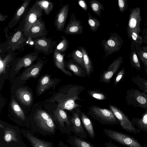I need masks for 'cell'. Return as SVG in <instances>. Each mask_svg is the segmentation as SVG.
Segmentation results:
<instances>
[{
    "label": "cell",
    "mask_w": 147,
    "mask_h": 147,
    "mask_svg": "<svg viewBox=\"0 0 147 147\" xmlns=\"http://www.w3.org/2000/svg\"><path fill=\"white\" fill-rule=\"evenodd\" d=\"M65 53L61 54L55 49L53 51V57L55 66L63 73L69 76H72V74L69 71L65 69L64 61Z\"/></svg>",
    "instance_id": "obj_20"
},
{
    "label": "cell",
    "mask_w": 147,
    "mask_h": 147,
    "mask_svg": "<svg viewBox=\"0 0 147 147\" xmlns=\"http://www.w3.org/2000/svg\"><path fill=\"white\" fill-rule=\"evenodd\" d=\"M42 9L45 14H49L53 8V4L51 2L47 0H37L34 3Z\"/></svg>",
    "instance_id": "obj_30"
},
{
    "label": "cell",
    "mask_w": 147,
    "mask_h": 147,
    "mask_svg": "<svg viewBox=\"0 0 147 147\" xmlns=\"http://www.w3.org/2000/svg\"><path fill=\"white\" fill-rule=\"evenodd\" d=\"M78 49L80 50L83 54L85 69L87 74L89 76L91 73L93 69V66L91 59L84 47H78Z\"/></svg>",
    "instance_id": "obj_27"
},
{
    "label": "cell",
    "mask_w": 147,
    "mask_h": 147,
    "mask_svg": "<svg viewBox=\"0 0 147 147\" xmlns=\"http://www.w3.org/2000/svg\"><path fill=\"white\" fill-rule=\"evenodd\" d=\"M90 4V7L93 12L100 18L101 10L104 11L105 8L103 5L97 0H91Z\"/></svg>",
    "instance_id": "obj_34"
},
{
    "label": "cell",
    "mask_w": 147,
    "mask_h": 147,
    "mask_svg": "<svg viewBox=\"0 0 147 147\" xmlns=\"http://www.w3.org/2000/svg\"><path fill=\"white\" fill-rule=\"evenodd\" d=\"M137 53L140 61L144 64V67L147 68V52L142 49L137 51Z\"/></svg>",
    "instance_id": "obj_41"
},
{
    "label": "cell",
    "mask_w": 147,
    "mask_h": 147,
    "mask_svg": "<svg viewBox=\"0 0 147 147\" xmlns=\"http://www.w3.org/2000/svg\"><path fill=\"white\" fill-rule=\"evenodd\" d=\"M84 89L82 86L70 84L66 90L65 92L62 94L61 98L58 101L57 107L63 110L72 111L81 106L77 104V100H82L79 95Z\"/></svg>",
    "instance_id": "obj_1"
},
{
    "label": "cell",
    "mask_w": 147,
    "mask_h": 147,
    "mask_svg": "<svg viewBox=\"0 0 147 147\" xmlns=\"http://www.w3.org/2000/svg\"><path fill=\"white\" fill-rule=\"evenodd\" d=\"M67 68L73 72L76 76L79 77H84L85 75V72L74 61L69 60L66 64Z\"/></svg>",
    "instance_id": "obj_28"
},
{
    "label": "cell",
    "mask_w": 147,
    "mask_h": 147,
    "mask_svg": "<svg viewBox=\"0 0 147 147\" xmlns=\"http://www.w3.org/2000/svg\"><path fill=\"white\" fill-rule=\"evenodd\" d=\"M23 32L26 37L31 38L45 37L48 33L45 22L42 20V19L38 20L34 24Z\"/></svg>",
    "instance_id": "obj_9"
},
{
    "label": "cell",
    "mask_w": 147,
    "mask_h": 147,
    "mask_svg": "<svg viewBox=\"0 0 147 147\" xmlns=\"http://www.w3.org/2000/svg\"><path fill=\"white\" fill-rule=\"evenodd\" d=\"M110 110L119 121L122 128L126 131L136 134L140 133L141 130L136 128L131 121L123 112L115 106L110 105Z\"/></svg>",
    "instance_id": "obj_6"
},
{
    "label": "cell",
    "mask_w": 147,
    "mask_h": 147,
    "mask_svg": "<svg viewBox=\"0 0 147 147\" xmlns=\"http://www.w3.org/2000/svg\"><path fill=\"white\" fill-rule=\"evenodd\" d=\"M127 31H134L139 34L141 20L140 9L139 7L130 9Z\"/></svg>",
    "instance_id": "obj_12"
},
{
    "label": "cell",
    "mask_w": 147,
    "mask_h": 147,
    "mask_svg": "<svg viewBox=\"0 0 147 147\" xmlns=\"http://www.w3.org/2000/svg\"><path fill=\"white\" fill-rule=\"evenodd\" d=\"M4 140L6 142H10L12 141L18 142L17 138V134L13 129L7 128L4 129Z\"/></svg>",
    "instance_id": "obj_33"
},
{
    "label": "cell",
    "mask_w": 147,
    "mask_h": 147,
    "mask_svg": "<svg viewBox=\"0 0 147 147\" xmlns=\"http://www.w3.org/2000/svg\"><path fill=\"white\" fill-rule=\"evenodd\" d=\"M125 74V69L122 68L117 74L114 81V85H116L124 77Z\"/></svg>",
    "instance_id": "obj_43"
},
{
    "label": "cell",
    "mask_w": 147,
    "mask_h": 147,
    "mask_svg": "<svg viewBox=\"0 0 147 147\" xmlns=\"http://www.w3.org/2000/svg\"><path fill=\"white\" fill-rule=\"evenodd\" d=\"M127 32L129 37L134 43L138 45L139 46L142 44L143 39L139 34L134 31L127 30Z\"/></svg>",
    "instance_id": "obj_39"
},
{
    "label": "cell",
    "mask_w": 147,
    "mask_h": 147,
    "mask_svg": "<svg viewBox=\"0 0 147 147\" xmlns=\"http://www.w3.org/2000/svg\"><path fill=\"white\" fill-rule=\"evenodd\" d=\"M39 52L34 51L28 53L19 59L16 65L14 70L18 71L23 67H26L30 65L37 58Z\"/></svg>",
    "instance_id": "obj_18"
},
{
    "label": "cell",
    "mask_w": 147,
    "mask_h": 147,
    "mask_svg": "<svg viewBox=\"0 0 147 147\" xmlns=\"http://www.w3.org/2000/svg\"><path fill=\"white\" fill-rule=\"evenodd\" d=\"M130 59L132 67L138 70H140L141 69L140 64L135 49L134 45L132 44L131 45V52L130 55Z\"/></svg>",
    "instance_id": "obj_31"
},
{
    "label": "cell",
    "mask_w": 147,
    "mask_h": 147,
    "mask_svg": "<svg viewBox=\"0 0 147 147\" xmlns=\"http://www.w3.org/2000/svg\"><path fill=\"white\" fill-rule=\"evenodd\" d=\"M88 93L93 98L98 100H104L106 98L105 95L101 93L93 91H88Z\"/></svg>",
    "instance_id": "obj_42"
},
{
    "label": "cell",
    "mask_w": 147,
    "mask_h": 147,
    "mask_svg": "<svg viewBox=\"0 0 147 147\" xmlns=\"http://www.w3.org/2000/svg\"><path fill=\"white\" fill-rule=\"evenodd\" d=\"M123 58L120 56L115 60L109 66L107 70L103 74L101 81L104 83H109L114 74L119 70L123 62Z\"/></svg>",
    "instance_id": "obj_15"
},
{
    "label": "cell",
    "mask_w": 147,
    "mask_h": 147,
    "mask_svg": "<svg viewBox=\"0 0 147 147\" xmlns=\"http://www.w3.org/2000/svg\"><path fill=\"white\" fill-rule=\"evenodd\" d=\"M79 5L84 11H87L88 6L84 0H80L78 1Z\"/></svg>",
    "instance_id": "obj_45"
},
{
    "label": "cell",
    "mask_w": 147,
    "mask_h": 147,
    "mask_svg": "<svg viewBox=\"0 0 147 147\" xmlns=\"http://www.w3.org/2000/svg\"><path fill=\"white\" fill-rule=\"evenodd\" d=\"M67 141L73 147H94L90 142L76 135L69 136Z\"/></svg>",
    "instance_id": "obj_23"
},
{
    "label": "cell",
    "mask_w": 147,
    "mask_h": 147,
    "mask_svg": "<svg viewBox=\"0 0 147 147\" xmlns=\"http://www.w3.org/2000/svg\"><path fill=\"white\" fill-rule=\"evenodd\" d=\"M145 36L146 37V38H147V30H146V31L145 33Z\"/></svg>",
    "instance_id": "obj_51"
},
{
    "label": "cell",
    "mask_w": 147,
    "mask_h": 147,
    "mask_svg": "<svg viewBox=\"0 0 147 147\" xmlns=\"http://www.w3.org/2000/svg\"><path fill=\"white\" fill-rule=\"evenodd\" d=\"M54 117L62 129L65 133L70 134L73 132L72 124L65 112L61 109L57 107L54 112Z\"/></svg>",
    "instance_id": "obj_10"
},
{
    "label": "cell",
    "mask_w": 147,
    "mask_h": 147,
    "mask_svg": "<svg viewBox=\"0 0 147 147\" xmlns=\"http://www.w3.org/2000/svg\"><path fill=\"white\" fill-rule=\"evenodd\" d=\"M8 18L7 15H4L1 13H0V20L1 22L5 21Z\"/></svg>",
    "instance_id": "obj_47"
},
{
    "label": "cell",
    "mask_w": 147,
    "mask_h": 147,
    "mask_svg": "<svg viewBox=\"0 0 147 147\" xmlns=\"http://www.w3.org/2000/svg\"><path fill=\"white\" fill-rule=\"evenodd\" d=\"M131 81L138 87L147 94V80L142 77L139 75L133 76L131 79Z\"/></svg>",
    "instance_id": "obj_29"
},
{
    "label": "cell",
    "mask_w": 147,
    "mask_h": 147,
    "mask_svg": "<svg viewBox=\"0 0 147 147\" xmlns=\"http://www.w3.org/2000/svg\"><path fill=\"white\" fill-rule=\"evenodd\" d=\"M43 65V62L41 61L30 66L24 72L21 79L25 80L31 78L37 77L39 75Z\"/></svg>",
    "instance_id": "obj_19"
},
{
    "label": "cell",
    "mask_w": 147,
    "mask_h": 147,
    "mask_svg": "<svg viewBox=\"0 0 147 147\" xmlns=\"http://www.w3.org/2000/svg\"><path fill=\"white\" fill-rule=\"evenodd\" d=\"M31 1L30 0L24 1L18 7L8 25V26L9 28H12L18 23Z\"/></svg>",
    "instance_id": "obj_21"
},
{
    "label": "cell",
    "mask_w": 147,
    "mask_h": 147,
    "mask_svg": "<svg viewBox=\"0 0 147 147\" xmlns=\"http://www.w3.org/2000/svg\"><path fill=\"white\" fill-rule=\"evenodd\" d=\"M11 106L13 111L18 117L23 120L25 119V116L23 111L14 99L12 100Z\"/></svg>",
    "instance_id": "obj_35"
},
{
    "label": "cell",
    "mask_w": 147,
    "mask_h": 147,
    "mask_svg": "<svg viewBox=\"0 0 147 147\" xmlns=\"http://www.w3.org/2000/svg\"><path fill=\"white\" fill-rule=\"evenodd\" d=\"M104 145L105 147H118L117 145L111 142L105 143Z\"/></svg>",
    "instance_id": "obj_46"
},
{
    "label": "cell",
    "mask_w": 147,
    "mask_h": 147,
    "mask_svg": "<svg viewBox=\"0 0 147 147\" xmlns=\"http://www.w3.org/2000/svg\"><path fill=\"white\" fill-rule=\"evenodd\" d=\"M18 99L23 104L27 106L30 105L32 100V96L31 92L27 89L21 88L16 91Z\"/></svg>",
    "instance_id": "obj_22"
},
{
    "label": "cell",
    "mask_w": 147,
    "mask_h": 147,
    "mask_svg": "<svg viewBox=\"0 0 147 147\" xmlns=\"http://www.w3.org/2000/svg\"><path fill=\"white\" fill-rule=\"evenodd\" d=\"M80 116L86 131L90 138L94 139L95 137V135L93 126L91 120L84 113H82Z\"/></svg>",
    "instance_id": "obj_24"
},
{
    "label": "cell",
    "mask_w": 147,
    "mask_h": 147,
    "mask_svg": "<svg viewBox=\"0 0 147 147\" xmlns=\"http://www.w3.org/2000/svg\"><path fill=\"white\" fill-rule=\"evenodd\" d=\"M118 4L119 10L121 13L124 12L127 7V2L126 0H119Z\"/></svg>",
    "instance_id": "obj_44"
},
{
    "label": "cell",
    "mask_w": 147,
    "mask_h": 147,
    "mask_svg": "<svg viewBox=\"0 0 147 147\" xmlns=\"http://www.w3.org/2000/svg\"><path fill=\"white\" fill-rule=\"evenodd\" d=\"M127 104L147 110V94L136 88L129 89L125 97Z\"/></svg>",
    "instance_id": "obj_4"
},
{
    "label": "cell",
    "mask_w": 147,
    "mask_h": 147,
    "mask_svg": "<svg viewBox=\"0 0 147 147\" xmlns=\"http://www.w3.org/2000/svg\"><path fill=\"white\" fill-rule=\"evenodd\" d=\"M110 35L107 40L103 39L101 44L106 57L119 51L123 42L122 38L117 33H111Z\"/></svg>",
    "instance_id": "obj_5"
},
{
    "label": "cell",
    "mask_w": 147,
    "mask_h": 147,
    "mask_svg": "<svg viewBox=\"0 0 147 147\" xmlns=\"http://www.w3.org/2000/svg\"><path fill=\"white\" fill-rule=\"evenodd\" d=\"M66 147H68V146H67Z\"/></svg>",
    "instance_id": "obj_52"
},
{
    "label": "cell",
    "mask_w": 147,
    "mask_h": 147,
    "mask_svg": "<svg viewBox=\"0 0 147 147\" xmlns=\"http://www.w3.org/2000/svg\"><path fill=\"white\" fill-rule=\"evenodd\" d=\"M69 8L68 4L64 5L59 9L55 17V26L58 31L63 32L67 19Z\"/></svg>",
    "instance_id": "obj_14"
},
{
    "label": "cell",
    "mask_w": 147,
    "mask_h": 147,
    "mask_svg": "<svg viewBox=\"0 0 147 147\" xmlns=\"http://www.w3.org/2000/svg\"><path fill=\"white\" fill-rule=\"evenodd\" d=\"M34 50L49 55L51 54L57 44V42L51 38L45 37L38 38L33 40Z\"/></svg>",
    "instance_id": "obj_7"
},
{
    "label": "cell",
    "mask_w": 147,
    "mask_h": 147,
    "mask_svg": "<svg viewBox=\"0 0 147 147\" xmlns=\"http://www.w3.org/2000/svg\"><path fill=\"white\" fill-rule=\"evenodd\" d=\"M71 55L74 60L83 68H85L83 54L80 50L78 49L73 50L71 53Z\"/></svg>",
    "instance_id": "obj_37"
},
{
    "label": "cell",
    "mask_w": 147,
    "mask_h": 147,
    "mask_svg": "<svg viewBox=\"0 0 147 147\" xmlns=\"http://www.w3.org/2000/svg\"><path fill=\"white\" fill-rule=\"evenodd\" d=\"M142 49L145 51L147 52V46L145 47H142Z\"/></svg>",
    "instance_id": "obj_48"
},
{
    "label": "cell",
    "mask_w": 147,
    "mask_h": 147,
    "mask_svg": "<svg viewBox=\"0 0 147 147\" xmlns=\"http://www.w3.org/2000/svg\"><path fill=\"white\" fill-rule=\"evenodd\" d=\"M131 121L138 129L141 131L147 132V110H145L142 114L141 118L133 117Z\"/></svg>",
    "instance_id": "obj_25"
},
{
    "label": "cell",
    "mask_w": 147,
    "mask_h": 147,
    "mask_svg": "<svg viewBox=\"0 0 147 147\" xmlns=\"http://www.w3.org/2000/svg\"><path fill=\"white\" fill-rule=\"evenodd\" d=\"M35 119L39 126L43 130L53 133L55 131V125L52 119L45 111L38 110Z\"/></svg>",
    "instance_id": "obj_8"
},
{
    "label": "cell",
    "mask_w": 147,
    "mask_h": 147,
    "mask_svg": "<svg viewBox=\"0 0 147 147\" xmlns=\"http://www.w3.org/2000/svg\"><path fill=\"white\" fill-rule=\"evenodd\" d=\"M144 70L145 72L147 75V68L144 67Z\"/></svg>",
    "instance_id": "obj_49"
},
{
    "label": "cell",
    "mask_w": 147,
    "mask_h": 147,
    "mask_svg": "<svg viewBox=\"0 0 147 147\" xmlns=\"http://www.w3.org/2000/svg\"><path fill=\"white\" fill-rule=\"evenodd\" d=\"M0 127L3 129L4 128V127L3 125L1 123L0 124Z\"/></svg>",
    "instance_id": "obj_50"
},
{
    "label": "cell",
    "mask_w": 147,
    "mask_h": 147,
    "mask_svg": "<svg viewBox=\"0 0 147 147\" xmlns=\"http://www.w3.org/2000/svg\"><path fill=\"white\" fill-rule=\"evenodd\" d=\"M90 109L89 114L92 118L102 124L114 125L119 123L111 110L96 106L91 107Z\"/></svg>",
    "instance_id": "obj_3"
},
{
    "label": "cell",
    "mask_w": 147,
    "mask_h": 147,
    "mask_svg": "<svg viewBox=\"0 0 147 147\" xmlns=\"http://www.w3.org/2000/svg\"><path fill=\"white\" fill-rule=\"evenodd\" d=\"M21 30H17L13 35L9 42V48L12 51L20 50L26 45V39Z\"/></svg>",
    "instance_id": "obj_17"
},
{
    "label": "cell",
    "mask_w": 147,
    "mask_h": 147,
    "mask_svg": "<svg viewBox=\"0 0 147 147\" xmlns=\"http://www.w3.org/2000/svg\"><path fill=\"white\" fill-rule=\"evenodd\" d=\"M27 135L33 147H51L49 143L43 141L30 134L28 133Z\"/></svg>",
    "instance_id": "obj_32"
},
{
    "label": "cell",
    "mask_w": 147,
    "mask_h": 147,
    "mask_svg": "<svg viewBox=\"0 0 147 147\" xmlns=\"http://www.w3.org/2000/svg\"><path fill=\"white\" fill-rule=\"evenodd\" d=\"M73 127V132L75 135L82 139H86L87 133L83 127L80 116L77 113H74L70 119Z\"/></svg>",
    "instance_id": "obj_16"
},
{
    "label": "cell",
    "mask_w": 147,
    "mask_h": 147,
    "mask_svg": "<svg viewBox=\"0 0 147 147\" xmlns=\"http://www.w3.org/2000/svg\"><path fill=\"white\" fill-rule=\"evenodd\" d=\"M54 83L49 75H45L40 79L38 88V92L39 94H41Z\"/></svg>",
    "instance_id": "obj_26"
},
{
    "label": "cell",
    "mask_w": 147,
    "mask_h": 147,
    "mask_svg": "<svg viewBox=\"0 0 147 147\" xmlns=\"http://www.w3.org/2000/svg\"><path fill=\"white\" fill-rule=\"evenodd\" d=\"M61 38L62 39L57 46L55 49L62 54L67 49L69 42L65 36H62Z\"/></svg>",
    "instance_id": "obj_40"
},
{
    "label": "cell",
    "mask_w": 147,
    "mask_h": 147,
    "mask_svg": "<svg viewBox=\"0 0 147 147\" xmlns=\"http://www.w3.org/2000/svg\"><path fill=\"white\" fill-rule=\"evenodd\" d=\"M44 11L40 7L34 4L26 16L22 31L28 29L38 20L41 19Z\"/></svg>",
    "instance_id": "obj_11"
},
{
    "label": "cell",
    "mask_w": 147,
    "mask_h": 147,
    "mask_svg": "<svg viewBox=\"0 0 147 147\" xmlns=\"http://www.w3.org/2000/svg\"><path fill=\"white\" fill-rule=\"evenodd\" d=\"M83 28L81 21L76 19L74 11L71 15L69 21L64 32L67 35H80L83 32Z\"/></svg>",
    "instance_id": "obj_13"
},
{
    "label": "cell",
    "mask_w": 147,
    "mask_h": 147,
    "mask_svg": "<svg viewBox=\"0 0 147 147\" xmlns=\"http://www.w3.org/2000/svg\"><path fill=\"white\" fill-rule=\"evenodd\" d=\"M103 131L109 138L126 147H144L133 137L125 133L109 129H104Z\"/></svg>",
    "instance_id": "obj_2"
},
{
    "label": "cell",
    "mask_w": 147,
    "mask_h": 147,
    "mask_svg": "<svg viewBox=\"0 0 147 147\" xmlns=\"http://www.w3.org/2000/svg\"><path fill=\"white\" fill-rule=\"evenodd\" d=\"M10 53L8 54L3 59L0 57V74L6 73V67L7 64L12 59V55Z\"/></svg>",
    "instance_id": "obj_38"
},
{
    "label": "cell",
    "mask_w": 147,
    "mask_h": 147,
    "mask_svg": "<svg viewBox=\"0 0 147 147\" xmlns=\"http://www.w3.org/2000/svg\"><path fill=\"white\" fill-rule=\"evenodd\" d=\"M88 23L89 25L90 30L93 32H96L100 25V22L97 19L92 17L90 13H88Z\"/></svg>",
    "instance_id": "obj_36"
}]
</instances>
